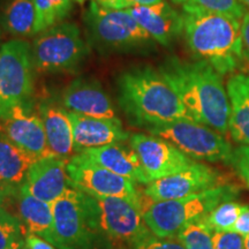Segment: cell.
Instances as JSON below:
<instances>
[{
    "instance_id": "60d3db41",
    "label": "cell",
    "mask_w": 249,
    "mask_h": 249,
    "mask_svg": "<svg viewBox=\"0 0 249 249\" xmlns=\"http://www.w3.org/2000/svg\"><path fill=\"white\" fill-rule=\"evenodd\" d=\"M245 249H249V236L245 238Z\"/></svg>"
},
{
    "instance_id": "f546056e",
    "label": "cell",
    "mask_w": 249,
    "mask_h": 249,
    "mask_svg": "<svg viewBox=\"0 0 249 249\" xmlns=\"http://www.w3.org/2000/svg\"><path fill=\"white\" fill-rule=\"evenodd\" d=\"M129 249H186L177 236L160 238L154 233H149L141 240L135 242Z\"/></svg>"
},
{
    "instance_id": "e575fe53",
    "label": "cell",
    "mask_w": 249,
    "mask_h": 249,
    "mask_svg": "<svg viewBox=\"0 0 249 249\" xmlns=\"http://www.w3.org/2000/svg\"><path fill=\"white\" fill-rule=\"evenodd\" d=\"M241 39L245 58L249 62V11L241 18Z\"/></svg>"
},
{
    "instance_id": "f35d334b",
    "label": "cell",
    "mask_w": 249,
    "mask_h": 249,
    "mask_svg": "<svg viewBox=\"0 0 249 249\" xmlns=\"http://www.w3.org/2000/svg\"><path fill=\"white\" fill-rule=\"evenodd\" d=\"M171 1L174 2L176 5H180V6H183L185 4H187V2L189 1V0H171Z\"/></svg>"
},
{
    "instance_id": "277c9868",
    "label": "cell",
    "mask_w": 249,
    "mask_h": 249,
    "mask_svg": "<svg viewBox=\"0 0 249 249\" xmlns=\"http://www.w3.org/2000/svg\"><path fill=\"white\" fill-rule=\"evenodd\" d=\"M239 189L223 183L197 194L178 200L151 202L143 210V218L148 229L160 238H173L183 227L202 219L222 202L235 200Z\"/></svg>"
},
{
    "instance_id": "d6986e66",
    "label": "cell",
    "mask_w": 249,
    "mask_h": 249,
    "mask_svg": "<svg viewBox=\"0 0 249 249\" xmlns=\"http://www.w3.org/2000/svg\"><path fill=\"white\" fill-rule=\"evenodd\" d=\"M126 142H117L101 148L90 149L81 152V155L118 176L132 180L136 185H148L150 180L143 170L138 154L129 141L128 144Z\"/></svg>"
},
{
    "instance_id": "9a60e30c",
    "label": "cell",
    "mask_w": 249,
    "mask_h": 249,
    "mask_svg": "<svg viewBox=\"0 0 249 249\" xmlns=\"http://www.w3.org/2000/svg\"><path fill=\"white\" fill-rule=\"evenodd\" d=\"M62 107L71 113L104 119H119L110 96L99 81L91 77H77L61 93Z\"/></svg>"
},
{
    "instance_id": "8fae6325",
    "label": "cell",
    "mask_w": 249,
    "mask_h": 249,
    "mask_svg": "<svg viewBox=\"0 0 249 249\" xmlns=\"http://www.w3.org/2000/svg\"><path fill=\"white\" fill-rule=\"evenodd\" d=\"M70 187L95 197H119L144 210L141 193L132 180L111 172L81 154L67 161Z\"/></svg>"
},
{
    "instance_id": "30bf717a",
    "label": "cell",
    "mask_w": 249,
    "mask_h": 249,
    "mask_svg": "<svg viewBox=\"0 0 249 249\" xmlns=\"http://www.w3.org/2000/svg\"><path fill=\"white\" fill-rule=\"evenodd\" d=\"M52 211L58 249H107L90 222L85 193L68 187Z\"/></svg>"
},
{
    "instance_id": "ab89813d",
    "label": "cell",
    "mask_w": 249,
    "mask_h": 249,
    "mask_svg": "<svg viewBox=\"0 0 249 249\" xmlns=\"http://www.w3.org/2000/svg\"><path fill=\"white\" fill-rule=\"evenodd\" d=\"M240 2L244 5L245 8H248V11H249V0H240Z\"/></svg>"
},
{
    "instance_id": "8d00e7d4",
    "label": "cell",
    "mask_w": 249,
    "mask_h": 249,
    "mask_svg": "<svg viewBox=\"0 0 249 249\" xmlns=\"http://www.w3.org/2000/svg\"><path fill=\"white\" fill-rule=\"evenodd\" d=\"M18 191L11 188V187L6 185L0 180V209L1 208H6V205L9 201L13 200V197L17 194Z\"/></svg>"
},
{
    "instance_id": "1f68e13d",
    "label": "cell",
    "mask_w": 249,
    "mask_h": 249,
    "mask_svg": "<svg viewBox=\"0 0 249 249\" xmlns=\"http://www.w3.org/2000/svg\"><path fill=\"white\" fill-rule=\"evenodd\" d=\"M214 249H245V236L233 231L213 232Z\"/></svg>"
},
{
    "instance_id": "7402d4cb",
    "label": "cell",
    "mask_w": 249,
    "mask_h": 249,
    "mask_svg": "<svg viewBox=\"0 0 249 249\" xmlns=\"http://www.w3.org/2000/svg\"><path fill=\"white\" fill-rule=\"evenodd\" d=\"M230 99V134L233 141L249 147V75L234 73L226 83Z\"/></svg>"
},
{
    "instance_id": "ba28073f",
    "label": "cell",
    "mask_w": 249,
    "mask_h": 249,
    "mask_svg": "<svg viewBox=\"0 0 249 249\" xmlns=\"http://www.w3.org/2000/svg\"><path fill=\"white\" fill-rule=\"evenodd\" d=\"M34 70L31 45L27 40L14 38L0 46V118L33 103Z\"/></svg>"
},
{
    "instance_id": "484cf974",
    "label": "cell",
    "mask_w": 249,
    "mask_h": 249,
    "mask_svg": "<svg viewBox=\"0 0 249 249\" xmlns=\"http://www.w3.org/2000/svg\"><path fill=\"white\" fill-rule=\"evenodd\" d=\"M246 208L247 205H242L234 200L222 202L203 217V220L213 232L232 231L233 226Z\"/></svg>"
},
{
    "instance_id": "74e56055",
    "label": "cell",
    "mask_w": 249,
    "mask_h": 249,
    "mask_svg": "<svg viewBox=\"0 0 249 249\" xmlns=\"http://www.w3.org/2000/svg\"><path fill=\"white\" fill-rule=\"evenodd\" d=\"M8 249H24V239L15 242V244L13 246H11Z\"/></svg>"
},
{
    "instance_id": "9c48e42d",
    "label": "cell",
    "mask_w": 249,
    "mask_h": 249,
    "mask_svg": "<svg viewBox=\"0 0 249 249\" xmlns=\"http://www.w3.org/2000/svg\"><path fill=\"white\" fill-rule=\"evenodd\" d=\"M151 135L160 136L176 145L194 160L208 163H231V143L220 133L192 120H178L147 128Z\"/></svg>"
},
{
    "instance_id": "cb8c5ba5",
    "label": "cell",
    "mask_w": 249,
    "mask_h": 249,
    "mask_svg": "<svg viewBox=\"0 0 249 249\" xmlns=\"http://www.w3.org/2000/svg\"><path fill=\"white\" fill-rule=\"evenodd\" d=\"M37 14L33 0H11L1 15V24L14 36L31 37L37 35Z\"/></svg>"
},
{
    "instance_id": "e0dca14e",
    "label": "cell",
    "mask_w": 249,
    "mask_h": 249,
    "mask_svg": "<svg viewBox=\"0 0 249 249\" xmlns=\"http://www.w3.org/2000/svg\"><path fill=\"white\" fill-rule=\"evenodd\" d=\"M155 42L163 46L173 44L183 33L182 13L165 0L154 5L126 9Z\"/></svg>"
},
{
    "instance_id": "52a82bcc",
    "label": "cell",
    "mask_w": 249,
    "mask_h": 249,
    "mask_svg": "<svg viewBox=\"0 0 249 249\" xmlns=\"http://www.w3.org/2000/svg\"><path fill=\"white\" fill-rule=\"evenodd\" d=\"M35 70L42 73H64L79 68L89 48L73 22H61L39 33L31 45Z\"/></svg>"
},
{
    "instance_id": "4316f807",
    "label": "cell",
    "mask_w": 249,
    "mask_h": 249,
    "mask_svg": "<svg viewBox=\"0 0 249 249\" xmlns=\"http://www.w3.org/2000/svg\"><path fill=\"white\" fill-rule=\"evenodd\" d=\"M177 238L186 249H214L213 231L203 218L183 227Z\"/></svg>"
},
{
    "instance_id": "7c38bea8",
    "label": "cell",
    "mask_w": 249,
    "mask_h": 249,
    "mask_svg": "<svg viewBox=\"0 0 249 249\" xmlns=\"http://www.w3.org/2000/svg\"><path fill=\"white\" fill-rule=\"evenodd\" d=\"M129 143L150 182L178 173L196 161L167 140L151 134H130Z\"/></svg>"
},
{
    "instance_id": "44dd1931",
    "label": "cell",
    "mask_w": 249,
    "mask_h": 249,
    "mask_svg": "<svg viewBox=\"0 0 249 249\" xmlns=\"http://www.w3.org/2000/svg\"><path fill=\"white\" fill-rule=\"evenodd\" d=\"M17 202L18 214L27 233L38 235L58 248L54 232L52 204L39 200L22 186L13 197Z\"/></svg>"
},
{
    "instance_id": "d4e9b609",
    "label": "cell",
    "mask_w": 249,
    "mask_h": 249,
    "mask_svg": "<svg viewBox=\"0 0 249 249\" xmlns=\"http://www.w3.org/2000/svg\"><path fill=\"white\" fill-rule=\"evenodd\" d=\"M36 8L37 35L61 23L71 13V0H33Z\"/></svg>"
},
{
    "instance_id": "5b68a950",
    "label": "cell",
    "mask_w": 249,
    "mask_h": 249,
    "mask_svg": "<svg viewBox=\"0 0 249 249\" xmlns=\"http://www.w3.org/2000/svg\"><path fill=\"white\" fill-rule=\"evenodd\" d=\"M86 195V205L96 234L107 249L113 245L128 247L151 233L143 218V210L119 197Z\"/></svg>"
},
{
    "instance_id": "5bb4252c",
    "label": "cell",
    "mask_w": 249,
    "mask_h": 249,
    "mask_svg": "<svg viewBox=\"0 0 249 249\" xmlns=\"http://www.w3.org/2000/svg\"><path fill=\"white\" fill-rule=\"evenodd\" d=\"M0 132L37 160L57 157L50 150L44 126L38 112L33 111V103L15 107L0 118Z\"/></svg>"
},
{
    "instance_id": "836d02e7",
    "label": "cell",
    "mask_w": 249,
    "mask_h": 249,
    "mask_svg": "<svg viewBox=\"0 0 249 249\" xmlns=\"http://www.w3.org/2000/svg\"><path fill=\"white\" fill-rule=\"evenodd\" d=\"M24 249H58L51 242L44 240L38 235L27 233L24 236Z\"/></svg>"
},
{
    "instance_id": "ffe728a7",
    "label": "cell",
    "mask_w": 249,
    "mask_h": 249,
    "mask_svg": "<svg viewBox=\"0 0 249 249\" xmlns=\"http://www.w3.org/2000/svg\"><path fill=\"white\" fill-rule=\"evenodd\" d=\"M37 112L44 126L50 150L61 160L73 157L75 154L73 124L68 111L54 102L44 101L38 105Z\"/></svg>"
},
{
    "instance_id": "f1b7e54d",
    "label": "cell",
    "mask_w": 249,
    "mask_h": 249,
    "mask_svg": "<svg viewBox=\"0 0 249 249\" xmlns=\"http://www.w3.org/2000/svg\"><path fill=\"white\" fill-rule=\"evenodd\" d=\"M187 4L211 13L235 18L238 20H241L246 13V8L240 0H189Z\"/></svg>"
},
{
    "instance_id": "d6a6232c",
    "label": "cell",
    "mask_w": 249,
    "mask_h": 249,
    "mask_svg": "<svg viewBox=\"0 0 249 249\" xmlns=\"http://www.w3.org/2000/svg\"><path fill=\"white\" fill-rule=\"evenodd\" d=\"M98 5L111 9H129L138 6L154 5L163 0H93Z\"/></svg>"
},
{
    "instance_id": "6da1fadb",
    "label": "cell",
    "mask_w": 249,
    "mask_h": 249,
    "mask_svg": "<svg viewBox=\"0 0 249 249\" xmlns=\"http://www.w3.org/2000/svg\"><path fill=\"white\" fill-rule=\"evenodd\" d=\"M158 71L172 87L193 120L226 136L230 133V99L226 86L211 65L170 57Z\"/></svg>"
},
{
    "instance_id": "603a6c76",
    "label": "cell",
    "mask_w": 249,
    "mask_h": 249,
    "mask_svg": "<svg viewBox=\"0 0 249 249\" xmlns=\"http://www.w3.org/2000/svg\"><path fill=\"white\" fill-rule=\"evenodd\" d=\"M36 160L37 158L18 148L0 132V180L2 182L18 191Z\"/></svg>"
},
{
    "instance_id": "3957f363",
    "label": "cell",
    "mask_w": 249,
    "mask_h": 249,
    "mask_svg": "<svg viewBox=\"0 0 249 249\" xmlns=\"http://www.w3.org/2000/svg\"><path fill=\"white\" fill-rule=\"evenodd\" d=\"M183 36L196 60L208 62L220 75L235 73L244 62L241 22L188 4L182 6Z\"/></svg>"
},
{
    "instance_id": "7a4b0ae2",
    "label": "cell",
    "mask_w": 249,
    "mask_h": 249,
    "mask_svg": "<svg viewBox=\"0 0 249 249\" xmlns=\"http://www.w3.org/2000/svg\"><path fill=\"white\" fill-rule=\"evenodd\" d=\"M118 102L134 126L147 129L178 120H193L160 71L150 66L124 71L117 80Z\"/></svg>"
},
{
    "instance_id": "4fadbf2b",
    "label": "cell",
    "mask_w": 249,
    "mask_h": 249,
    "mask_svg": "<svg viewBox=\"0 0 249 249\" xmlns=\"http://www.w3.org/2000/svg\"><path fill=\"white\" fill-rule=\"evenodd\" d=\"M222 183V174L200 161L180 172L148 183L143 194L151 202L178 200Z\"/></svg>"
},
{
    "instance_id": "8992f818",
    "label": "cell",
    "mask_w": 249,
    "mask_h": 249,
    "mask_svg": "<svg viewBox=\"0 0 249 249\" xmlns=\"http://www.w3.org/2000/svg\"><path fill=\"white\" fill-rule=\"evenodd\" d=\"M85 21L90 39L102 51H139L155 42L126 9L105 8L92 0Z\"/></svg>"
},
{
    "instance_id": "4dcf8cb0",
    "label": "cell",
    "mask_w": 249,
    "mask_h": 249,
    "mask_svg": "<svg viewBox=\"0 0 249 249\" xmlns=\"http://www.w3.org/2000/svg\"><path fill=\"white\" fill-rule=\"evenodd\" d=\"M230 165L235 170L240 177L242 182L249 189V147L248 145H239L233 150V155Z\"/></svg>"
},
{
    "instance_id": "83f0119b",
    "label": "cell",
    "mask_w": 249,
    "mask_h": 249,
    "mask_svg": "<svg viewBox=\"0 0 249 249\" xmlns=\"http://www.w3.org/2000/svg\"><path fill=\"white\" fill-rule=\"evenodd\" d=\"M27 232L17 214L7 208L0 209V249H8L15 242L22 240Z\"/></svg>"
},
{
    "instance_id": "ac0fdd59",
    "label": "cell",
    "mask_w": 249,
    "mask_h": 249,
    "mask_svg": "<svg viewBox=\"0 0 249 249\" xmlns=\"http://www.w3.org/2000/svg\"><path fill=\"white\" fill-rule=\"evenodd\" d=\"M67 161L58 157L39 158L30 166L23 187L39 200L53 204L70 187Z\"/></svg>"
},
{
    "instance_id": "b9f144b4",
    "label": "cell",
    "mask_w": 249,
    "mask_h": 249,
    "mask_svg": "<svg viewBox=\"0 0 249 249\" xmlns=\"http://www.w3.org/2000/svg\"><path fill=\"white\" fill-rule=\"evenodd\" d=\"M73 1L77 2V4H85V2L87 1V0H73Z\"/></svg>"
},
{
    "instance_id": "7bdbcfd3",
    "label": "cell",
    "mask_w": 249,
    "mask_h": 249,
    "mask_svg": "<svg viewBox=\"0 0 249 249\" xmlns=\"http://www.w3.org/2000/svg\"><path fill=\"white\" fill-rule=\"evenodd\" d=\"M1 36H2V34H1V29H0V42H1ZM1 46V45H0Z\"/></svg>"
},
{
    "instance_id": "2e32d148",
    "label": "cell",
    "mask_w": 249,
    "mask_h": 249,
    "mask_svg": "<svg viewBox=\"0 0 249 249\" xmlns=\"http://www.w3.org/2000/svg\"><path fill=\"white\" fill-rule=\"evenodd\" d=\"M70 113L73 124L74 150L81 154L117 142L129 141L130 134L124 128L120 119H104Z\"/></svg>"
},
{
    "instance_id": "d590c367",
    "label": "cell",
    "mask_w": 249,
    "mask_h": 249,
    "mask_svg": "<svg viewBox=\"0 0 249 249\" xmlns=\"http://www.w3.org/2000/svg\"><path fill=\"white\" fill-rule=\"evenodd\" d=\"M233 232L239 233L242 236H249V207L245 209L244 213L240 214L239 219L236 220L235 225L233 226Z\"/></svg>"
}]
</instances>
